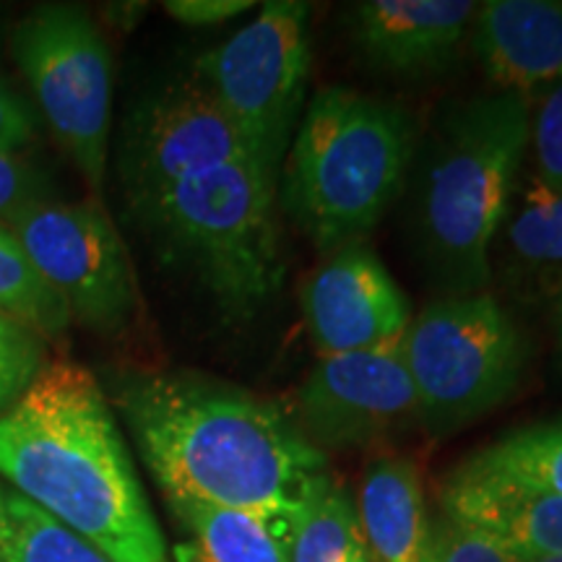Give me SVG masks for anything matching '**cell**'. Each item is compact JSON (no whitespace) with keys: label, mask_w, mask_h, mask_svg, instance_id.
Here are the masks:
<instances>
[{"label":"cell","mask_w":562,"mask_h":562,"mask_svg":"<svg viewBox=\"0 0 562 562\" xmlns=\"http://www.w3.org/2000/svg\"><path fill=\"white\" fill-rule=\"evenodd\" d=\"M529 154L533 157L531 178L562 193V81L547 89L537 112H531Z\"/></svg>","instance_id":"25"},{"label":"cell","mask_w":562,"mask_h":562,"mask_svg":"<svg viewBox=\"0 0 562 562\" xmlns=\"http://www.w3.org/2000/svg\"><path fill=\"white\" fill-rule=\"evenodd\" d=\"M0 476L112 562H170L112 406L83 364H42L0 412Z\"/></svg>","instance_id":"2"},{"label":"cell","mask_w":562,"mask_h":562,"mask_svg":"<svg viewBox=\"0 0 562 562\" xmlns=\"http://www.w3.org/2000/svg\"><path fill=\"white\" fill-rule=\"evenodd\" d=\"M425 562H518L501 542L446 513L430 521Z\"/></svg>","instance_id":"24"},{"label":"cell","mask_w":562,"mask_h":562,"mask_svg":"<svg viewBox=\"0 0 562 562\" xmlns=\"http://www.w3.org/2000/svg\"><path fill=\"white\" fill-rule=\"evenodd\" d=\"M34 133L37 125L30 102L9 81L0 79V151L21 154L34 140Z\"/></svg>","instance_id":"27"},{"label":"cell","mask_w":562,"mask_h":562,"mask_svg":"<svg viewBox=\"0 0 562 562\" xmlns=\"http://www.w3.org/2000/svg\"><path fill=\"white\" fill-rule=\"evenodd\" d=\"M414 146V121L402 104L323 87L281 161V209L321 256L364 245L404 195Z\"/></svg>","instance_id":"4"},{"label":"cell","mask_w":562,"mask_h":562,"mask_svg":"<svg viewBox=\"0 0 562 562\" xmlns=\"http://www.w3.org/2000/svg\"><path fill=\"white\" fill-rule=\"evenodd\" d=\"M182 562H203L193 550H182Z\"/></svg>","instance_id":"31"},{"label":"cell","mask_w":562,"mask_h":562,"mask_svg":"<svg viewBox=\"0 0 562 562\" xmlns=\"http://www.w3.org/2000/svg\"><path fill=\"white\" fill-rule=\"evenodd\" d=\"M290 562H372L357 505L331 474L290 518Z\"/></svg>","instance_id":"19"},{"label":"cell","mask_w":562,"mask_h":562,"mask_svg":"<svg viewBox=\"0 0 562 562\" xmlns=\"http://www.w3.org/2000/svg\"><path fill=\"white\" fill-rule=\"evenodd\" d=\"M277 206L279 175L245 159L125 209L161 261L193 279L224 321L248 323L286 279Z\"/></svg>","instance_id":"5"},{"label":"cell","mask_w":562,"mask_h":562,"mask_svg":"<svg viewBox=\"0 0 562 562\" xmlns=\"http://www.w3.org/2000/svg\"><path fill=\"white\" fill-rule=\"evenodd\" d=\"M117 412L167 501L290 521L326 453L292 409L199 372H128L112 385Z\"/></svg>","instance_id":"1"},{"label":"cell","mask_w":562,"mask_h":562,"mask_svg":"<svg viewBox=\"0 0 562 562\" xmlns=\"http://www.w3.org/2000/svg\"><path fill=\"white\" fill-rule=\"evenodd\" d=\"M245 159L258 161L193 74L140 97L117 136V180L125 206Z\"/></svg>","instance_id":"10"},{"label":"cell","mask_w":562,"mask_h":562,"mask_svg":"<svg viewBox=\"0 0 562 562\" xmlns=\"http://www.w3.org/2000/svg\"><path fill=\"white\" fill-rule=\"evenodd\" d=\"M170 508L203 562H290V521L195 501H170Z\"/></svg>","instance_id":"18"},{"label":"cell","mask_w":562,"mask_h":562,"mask_svg":"<svg viewBox=\"0 0 562 562\" xmlns=\"http://www.w3.org/2000/svg\"><path fill=\"white\" fill-rule=\"evenodd\" d=\"M467 42L497 91L529 100L562 81V0L476 3Z\"/></svg>","instance_id":"15"},{"label":"cell","mask_w":562,"mask_h":562,"mask_svg":"<svg viewBox=\"0 0 562 562\" xmlns=\"http://www.w3.org/2000/svg\"><path fill=\"white\" fill-rule=\"evenodd\" d=\"M252 0H167L165 11L180 24L211 26L240 16L252 9Z\"/></svg>","instance_id":"28"},{"label":"cell","mask_w":562,"mask_h":562,"mask_svg":"<svg viewBox=\"0 0 562 562\" xmlns=\"http://www.w3.org/2000/svg\"><path fill=\"white\" fill-rule=\"evenodd\" d=\"M292 414L323 453L381 446L419 427L417 393L398 344L318 357Z\"/></svg>","instance_id":"11"},{"label":"cell","mask_w":562,"mask_h":562,"mask_svg":"<svg viewBox=\"0 0 562 562\" xmlns=\"http://www.w3.org/2000/svg\"><path fill=\"white\" fill-rule=\"evenodd\" d=\"M300 300L318 357L396 347L414 318L409 297L368 245L326 256Z\"/></svg>","instance_id":"12"},{"label":"cell","mask_w":562,"mask_h":562,"mask_svg":"<svg viewBox=\"0 0 562 562\" xmlns=\"http://www.w3.org/2000/svg\"><path fill=\"white\" fill-rule=\"evenodd\" d=\"M474 11L472 0H364L351 5L349 32L370 68L430 79L459 60Z\"/></svg>","instance_id":"14"},{"label":"cell","mask_w":562,"mask_h":562,"mask_svg":"<svg viewBox=\"0 0 562 562\" xmlns=\"http://www.w3.org/2000/svg\"><path fill=\"white\" fill-rule=\"evenodd\" d=\"M490 292L518 305L562 300V193L521 175L490 250Z\"/></svg>","instance_id":"16"},{"label":"cell","mask_w":562,"mask_h":562,"mask_svg":"<svg viewBox=\"0 0 562 562\" xmlns=\"http://www.w3.org/2000/svg\"><path fill=\"white\" fill-rule=\"evenodd\" d=\"M0 313L47 339L66 334L74 323L66 302L40 277L5 224H0Z\"/></svg>","instance_id":"20"},{"label":"cell","mask_w":562,"mask_h":562,"mask_svg":"<svg viewBox=\"0 0 562 562\" xmlns=\"http://www.w3.org/2000/svg\"><path fill=\"white\" fill-rule=\"evenodd\" d=\"M5 529V492L0 490V537H3Z\"/></svg>","instance_id":"30"},{"label":"cell","mask_w":562,"mask_h":562,"mask_svg":"<svg viewBox=\"0 0 562 562\" xmlns=\"http://www.w3.org/2000/svg\"><path fill=\"white\" fill-rule=\"evenodd\" d=\"M0 562H112L83 542L79 533L40 510L37 505L5 492V529L0 537Z\"/></svg>","instance_id":"21"},{"label":"cell","mask_w":562,"mask_h":562,"mask_svg":"<svg viewBox=\"0 0 562 562\" xmlns=\"http://www.w3.org/2000/svg\"><path fill=\"white\" fill-rule=\"evenodd\" d=\"M193 76L248 140L252 157L279 175L311 79V9L269 0L261 13L195 60Z\"/></svg>","instance_id":"7"},{"label":"cell","mask_w":562,"mask_h":562,"mask_svg":"<svg viewBox=\"0 0 562 562\" xmlns=\"http://www.w3.org/2000/svg\"><path fill=\"white\" fill-rule=\"evenodd\" d=\"M440 513L490 533L518 562L562 558V495L476 459L446 482Z\"/></svg>","instance_id":"13"},{"label":"cell","mask_w":562,"mask_h":562,"mask_svg":"<svg viewBox=\"0 0 562 562\" xmlns=\"http://www.w3.org/2000/svg\"><path fill=\"white\" fill-rule=\"evenodd\" d=\"M70 321L102 336L128 328L138 286L128 250L100 201H42L5 224Z\"/></svg>","instance_id":"9"},{"label":"cell","mask_w":562,"mask_h":562,"mask_svg":"<svg viewBox=\"0 0 562 562\" xmlns=\"http://www.w3.org/2000/svg\"><path fill=\"white\" fill-rule=\"evenodd\" d=\"M474 459L562 495V417L505 435Z\"/></svg>","instance_id":"22"},{"label":"cell","mask_w":562,"mask_h":562,"mask_svg":"<svg viewBox=\"0 0 562 562\" xmlns=\"http://www.w3.org/2000/svg\"><path fill=\"white\" fill-rule=\"evenodd\" d=\"M554 349H558V364L562 370V300L554 302Z\"/></svg>","instance_id":"29"},{"label":"cell","mask_w":562,"mask_h":562,"mask_svg":"<svg viewBox=\"0 0 562 562\" xmlns=\"http://www.w3.org/2000/svg\"><path fill=\"white\" fill-rule=\"evenodd\" d=\"M531 102L495 91L448 108L414 146L404 193L422 271L440 297L490 290V250L531 146Z\"/></svg>","instance_id":"3"},{"label":"cell","mask_w":562,"mask_h":562,"mask_svg":"<svg viewBox=\"0 0 562 562\" xmlns=\"http://www.w3.org/2000/svg\"><path fill=\"white\" fill-rule=\"evenodd\" d=\"M542 562H562V558H550V560H542Z\"/></svg>","instance_id":"32"},{"label":"cell","mask_w":562,"mask_h":562,"mask_svg":"<svg viewBox=\"0 0 562 562\" xmlns=\"http://www.w3.org/2000/svg\"><path fill=\"white\" fill-rule=\"evenodd\" d=\"M13 58L76 170L100 199L112 125V53L79 5L47 3L16 26Z\"/></svg>","instance_id":"8"},{"label":"cell","mask_w":562,"mask_h":562,"mask_svg":"<svg viewBox=\"0 0 562 562\" xmlns=\"http://www.w3.org/2000/svg\"><path fill=\"white\" fill-rule=\"evenodd\" d=\"M42 201H50V180L21 154L0 151V224Z\"/></svg>","instance_id":"26"},{"label":"cell","mask_w":562,"mask_h":562,"mask_svg":"<svg viewBox=\"0 0 562 562\" xmlns=\"http://www.w3.org/2000/svg\"><path fill=\"white\" fill-rule=\"evenodd\" d=\"M360 524L372 562H425L430 518L419 469L404 456H381L360 490Z\"/></svg>","instance_id":"17"},{"label":"cell","mask_w":562,"mask_h":562,"mask_svg":"<svg viewBox=\"0 0 562 562\" xmlns=\"http://www.w3.org/2000/svg\"><path fill=\"white\" fill-rule=\"evenodd\" d=\"M42 336L0 313V412L16 402L42 370Z\"/></svg>","instance_id":"23"},{"label":"cell","mask_w":562,"mask_h":562,"mask_svg":"<svg viewBox=\"0 0 562 562\" xmlns=\"http://www.w3.org/2000/svg\"><path fill=\"white\" fill-rule=\"evenodd\" d=\"M419 404V430L448 438L521 389L529 341L497 294L438 297L398 341Z\"/></svg>","instance_id":"6"}]
</instances>
